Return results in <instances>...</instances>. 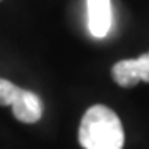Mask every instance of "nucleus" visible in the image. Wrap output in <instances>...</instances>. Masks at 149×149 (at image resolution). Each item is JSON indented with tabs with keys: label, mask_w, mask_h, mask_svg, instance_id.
I'll list each match as a JSON object with an SVG mask.
<instances>
[{
	"label": "nucleus",
	"mask_w": 149,
	"mask_h": 149,
	"mask_svg": "<svg viewBox=\"0 0 149 149\" xmlns=\"http://www.w3.org/2000/svg\"><path fill=\"white\" fill-rule=\"evenodd\" d=\"M10 108L13 116L20 123H25V124L38 123L43 114L42 100L33 91H27V90L20 91V95L17 96V100L13 101V104Z\"/></svg>",
	"instance_id": "obj_4"
},
{
	"label": "nucleus",
	"mask_w": 149,
	"mask_h": 149,
	"mask_svg": "<svg viewBox=\"0 0 149 149\" xmlns=\"http://www.w3.org/2000/svg\"><path fill=\"white\" fill-rule=\"evenodd\" d=\"M113 80L119 86L129 88L139 81L149 83V52L134 60H121L113 66Z\"/></svg>",
	"instance_id": "obj_2"
},
{
	"label": "nucleus",
	"mask_w": 149,
	"mask_h": 149,
	"mask_svg": "<svg viewBox=\"0 0 149 149\" xmlns=\"http://www.w3.org/2000/svg\"><path fill=\"white\" fill-rule=\"evenodd\" d=\"M88 28L95 38H104L113 25L111 0H88Z\"/></svg>",
	"instance_id": "obj_3"
},
{
	"label": "nucleus",
	"mask_w": 149,
	"mask_h": 149,
	"mask_svg": "<svg viewBox=\"0 0 149 149\" xmlns=\"http://www.w3.org/2000/svg\"><path fill=\"white\" fill-rule=\"evenodd\" d=\"M78 139L85 149H123L124 131L113 109L95 104L81 118Z\"/></svg>",
	"instance_id": "obj_1"
},
{
	"label": "nucleus",
	"mask_w": 149,
	"mask_h": 149,
	"mask_svg": "<svg viewBox=\"0 0 149 149\" xmlns=\"http://www.w3.org/2000/svg\"><path fill=\"white\" fill-rule=\"evenodd\" d=\"M22 88L13 85L12 81L0 78V106H12L17 96L20 95Z\"/></svg>",
	"instance_id": "obj_5"
}]
</instances>
